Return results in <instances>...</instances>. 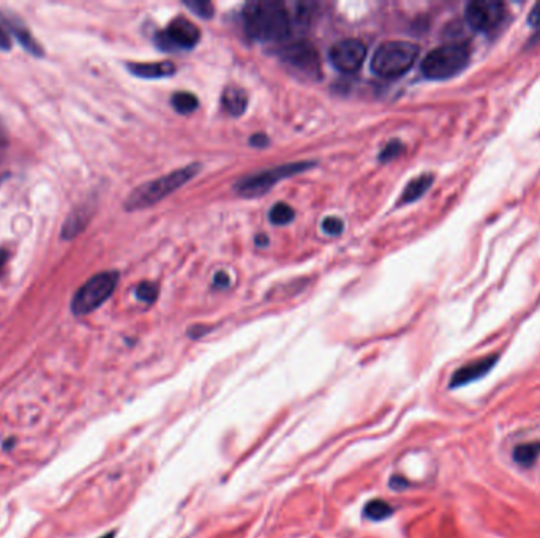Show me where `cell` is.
Masks as SVG:
<instances>
[{
	"label": "cell",
	"instance_id": "obj_9",
	"mask_svg": "<svg viewBox=\"0 0 540 538\" xmlns=\"http://www.w3.org/2000/svg\"><path fill=\"white\" fill-rule=\"evenodd\" d=\"M201 31L187 17H176L168 28L155 35V43L164 51L193 49L199 43Z\"/></svg>",
	"mask_w": 540,
	"mask_h": 538
},
{
	"label": "cell",
	"instance_id": "obj_10",
	"mask_svg": "<svg viewBox=\"0 0 540 538\" xmlns=\"http://www.w3.org/2000/svg\"><path fill=\"white\" fill-rule=\"evenodd\" d=\"M366 57V48L360 40L346 38L335 43L329 51L332 65L341 73H355Z\"/></svg>",
	"mask_w": 540,
	"mask_h": 538
},
{
	"label": "cell",
	"instance_id": "obj_6",
	"mask_svg": "<svg viewBox=\"0 0 540 538\" xmlns=\"http://www.w3.org/2000/svg\"><path fill=\"white\" fill-rule=\"evenodd\" d=\"M314 163H308V161H302V163H289L278 167H272V169H266L262 172L253 174V176L244 177L234 185V190L237 191L244 198H260V196L266 194L270 188L275 187L280 180L283 178L292 177L294 174H301L303 171L313 167Z\"/></svg>",
	"mask_w": 540,
	"mask_h": 538
},
{
	"label": "cell",
	"instance_id": "obj_26",
	"mask_svg": "<svg viewBox=\"0 0 540 538\" xmlns=\"http://www.w3.org/2000/svg\"><path fill=\"white\" fill-rule=\"evenodd\" d=\"M214 281H215V285L220 286V287H226V286H229V283H231L228 274H225V271H218Z\"/></svg>",
	"mask_w": 540,
	"mask_h": 538
},
{
	"label": "cell",
	"instance_id": "obj_20",
	"mask_svg": "<svg viewBox=\"0 0 540 538\" xmlns=\"http://www.w3.org/2000/svg\"><path fill=\"white\" fill-rule=\"evenodd\" d=\"M135 294H136L137 300H141V302L151 305L155 302V299L158 297V287L151 281H144L136 287Z\"/></svg>",
	"mask_w": 540,
	"mask_h": 538
},
{
	"label": "cell",
	"instance_id": "obj_28",
	"mask_svg": "<svg viewBox=\"0 0 540 538\" xmlns=\"http://www.w3.org/2000/svg\"><path fill=\"white\" fill-rule=\"evenodd\" d=\"M7 259H8V254L5 251H0V271H2L5 262H7Z\"/></svg>",
	"mask_w": 540,
	"mask_h": 538
},
{
	"label": "cell",
	"instance_id": "obj_14",
	"mask_svg": "<svg viewBox=\"0 0 540 538\" xmlns=\"http://www.w3.org/2000/svg\"><path fill=\"white\" fill-rule=\"evenodd\" d=\"M221 101L223 108H225L229 114L234 115V117H239V115L245 112L246 106H248V95H246V92L240 89V87H228V89L223 92Z\"/></svg>",
	"mask_w": 540,
	"mask_h": 538
},
{
	"label": "cell",
	"instance_id": "obj_27",
	"mask_svg": "<svg viewBox=\"0 0 540 538\" xmlns=\"http://www.w3.org/2000/svg\"><path fill=\"white\" fill-rule=\"evenodd\" d=\"M11 48V40L8 38L7 32L0 27V51H8Z\"/></svg>",
	"mask_w": 540,
	"mask_h": 538
},
{
	"label": "cell",
	"instance_id": "obj_17",
	"mask_svg": "<svg viewBox=\"0 0 540 538\" xmlns=\"http://www.w3.org/2000/svg\"><path fill=\"white\" fill-rule=\"evenodd\" d=\"M364 514L371 521H384L394 514V507L389 502L375 499L366 503L364 508Z\"/></svg>",
	"mask_w": 540,
	"mask_h": 538
},
{
	"label": "cell",
	"instance_id": "obj_1",
	"mask_svg": "<svg viewBox=\"0 0 540 538\" xmlns=\"http://www.w3.org/2000/svg\"><path fill=\"white\" fill-rule=\"evenodd\" d=\"M245 31L256 42H283L294 31L292 16L280 2H253L244 11Z\"/></svg>",
	"mask_w": 540,
	"mask_h": 538
},
{
	"label": "cell",
	"instance_id": "obj_11",
	"mask_svg": "<svg viewBox=\"0 0 540 538\" xmlns=\"http://www.w3.org/2000/svg\"><path fill=\"white\" fill-rule=\"evenodd\" d=\"M498 358H499L498 354H491L463 364L462 368H458L457 371L452 374V378L449 380V389H459V387L468 385L471 382L485 378V376L495 368V364L498 363Z\"/></svg>",
	"mask_w": 540,
	"mask_h": 538
},
{
	"label": "cell",
	"instance_id": "obj_7",
	"mask_svg": "<svg viewBox=\"0 0 540 538\" xmlns=\"http://www.w3.org/2000/svg\"><path fill=\"white\" fill-rule=\"evenodd\" d=\"M278 57L283 65L297 78L318 81L321 78V62L316 49L310 43L296 42L278 49Z\"/></svg>",
	"mask_w": 540,
	"mask_h": 538
},
{
	"label": "cell",
	"instance_id": "obj_29",
	"mask_svg": "<svg viewBox=\"0 0 540 538\" xmlns=\"http://www.w3.org/2000/svg\"><path fill=\"white\" fill-rule=\"evenodd\" d=\"M100 538H114V532H109V534L103 535V537H100Z\"/></svg>",
	"mask_w": 540,
	"mask_h": 538
},
{
	"label": "cell",
	"instance_id": "obj_21",
	"mask_svg": "<svg viewBox=\"0 0 540 538\" xmlns=\"http://www.w3.org/2000/svg\"><path fill=\"white\" fill-rule=\"evenodd\" d=\"M185 5L198 16L204 17V19H210L214 16V5L205 2V0H185Z\"/></svg>",
	"mask_w": 540,
	"mask_h": 538
},
{
	"label": "cell",
	"instance_id": "obj_5",
	"mask_svg": "<svg viewBox=\"0 0 540 538\" xmlns=\"http://www.w3.org/2000/svg\"><path fill=\"white\" fill-rule=\"evenodd\" d=\"M119 283V271L108 270L92 276L79 289L71 300V312L74 316H85L106 302L111 297Z\"/></svg>",
	"mask_w": 540,
	"mask_h": 538
},
{
	"label": "cell",
	"instance_id": "obj_3",
	"mask_svg": "<svg viewBox=\"0 0 540 538\" xmlns=\"http://www.w3.org/2000/svg\"><path fill=\"white\" fill-rule=\"evenodd\" d=\"M421 48L411 42H387L379 46L371 59L373 73L384 79L403 76L414 65Z\"/></svg>",
	"mask_w": 540,
	"mask_h": 538
},
{
	"label": "cell",
	"instance_id": "obj_23",
	"mask_svg": "<svg viewBox=\"0 0 540 538\" xmlns=\"http://www.w3.org/2000/svg\"><path fill=\"white\" fill-rule=\"evenodd\" d=\"M323 230L329 235H338L343 233V221L340 218L329 217L323 221Z\"/></svg>",
	"mask_w": 540,
	"mask_h": 538
},
{
	"label": "cell",
	"instance_id": "obj_18",
	"mask_svg": "<svg viewBox=\"0 0 540 538\" xmlns=\"http://www.w3.org/2000/svg\"><path fill=\"white\" fill-rule=\"evenodd\" d=\"M171 103L179 114H189L196 111L199 104L198 98L193 94H189V92H177V94H174V96H172Z\"/></svg>",
	"mask_w": 540,
	"mask_h": 538
},
{
	"label": "cell",
	"instance_id": "obj_12",
	"mask_svg": "<svg viewBox=\"0 0 540 538\" xmlns=\"http://www.w3.org/2000/svg\"><path fill=\"white\" fill-rule=\"evenodd\" d=\"M128 69L136 78L157 79L172 76L176 73V65L172 62H157V63H130Z\"/></svg>",
	"mask_w": 540,
	"mask_h": 538
},
{
	"label": "cell",
	"instance_id": "obj_8",
	"mask_svg": "<svg viewBox=\"0 0 540 538\" xmlns=\"http://www.w3.org/2000/svg\"><path fill=\"white\" fill-rule=\"evenodd\" d=\"M507 7L496 0H474L466 5L464 17L471 28L490 33L504 24L507 17Z\"/></svg>",
	"mask_w": 540,
	"mask_h": 538
},
{
	"label": "cell",
	"instance_id": "obj_19",
	"mask_svg": "<svg viewBox=\"0 0 540 538\" xmlns=\"http://www.w3.org/2000/svg\"><path fill=\"white\" fill-rule=\"evenodd\" d=\"M296 213L292 210V207L285 204V202H278L272 207V210L269 213L270 221H272L275 226H285L289 224L292 219H294Z\"/></svg>",
	"mask_w": 540,
	"mask_h": 538
},
{
	"label": "cell",
	"instance_id": "obj_15",
	"mask_svg": "<svg viewBox=\"0 0 540 538\" xmlns=\"http://www.w3.org/2000/svg\"><path fill=\"white\" fill-rule=\"evenodd\" d=\"M433 180H434V177L432 176V174H422V176L416 177L414 180H411L410 183L406 185L403 194H401V198H400V204L401 205L411 204V202H414L419 198H422V196L427 193L430 187L433 185Z\"/></svg>",
	"mask_w": 540,
	"mask_h": 538
},
{
	"label": "cell",
	"instance_id": "obj_22",
	"mask_svg": "<svg viewBox=\"0 0 540 538\" xmlns=\"http://www.w3.org/2000/svg\"><path fill=\"white\" fill-rule=\"evenodd\" d=\"M403 144H401L400 141H390L386 147L382 149L381 155H379V161H382V163H387V161L394 160L398 156L401 152H403Z\"/></svg>",
	"mask_w": 540,
	"mask_h": 538
},
{
	"label": "cell",
	"instance_id": "obj_2",
	"mask_svg": "<svg viewBox=\"0 0 540 538\" xmlns=\"http://www.w3.org/2000/svg\"><path fill=\"white\" fill-rule=\"evenodd\" d=\"M199 171L201 166L198 163H192L182 167V169H176L166 174L163 177L140 185V187L135 191H131L128 198L125 199V208L128 212H136L158 204L166 196L172 194L176 190H179L183 185L192 180Z\"/></svg>",
	"mask_w": 540,
	"mask_h": 538
},
{
	"label": "cell",
	"instance_id": "obj_25",
	"mask_svg": "<svg viewBox=\"0 0 540 538\" xmlns=\"http://www.w3.org/2000/svg\"><path fill=\"white\" fill-rule=\"evenodd\" d=\"M250 142H251V146H255V147H266V146H269V137L266 135H253Z\"/></svg>",
	"mask_w": 540,
	"mask_h": 538
},
{
	"label": "cell",
	"instance_id": "obj_13",
	"mask_svg": "<svg viewBox=\"0 0 540 538\" xmlns=\"http://www.w3.org/2000/svg\"><path fill=\"white\" fill-rule=\"evenodd\" d=\"M5 24L8 26V31L11 32V35H13V37L18 40V43L28 52V54H32L35 57L44 56L42 44H40L37 40L33 38V35L27 31V27L19 24V22H16L13 17H5Z\"/></svg>",
	"mask_w": 540,
	"mask_h": 538
},
{
	"label": "cell",
	"instance_id": "obj_16",
	"mask_svg": "<svg viewBox=\"0 0 540 538\" xmlns=\"http://www.w3.org/2000/svg\"><path fill=\"white\" fill-rule=\"evenodd\" d=\"M540 455V442H526L516 445L512 451V458L523 467H530L536 462Z\"/></svg>",
	"mask_w": 540,
	"mask_h": 538
},
{
	"label": "cell",
	"instance_id": "obj_24",
	"mask_svg": "<svg viewBox=\"0 0 540 538\" xmlns=\"http://www.w3.org/2000/svg\"><path fill=\"white\" fill-rule=\"evenodd\" d=\"M528 22L534 27H540V2L534 5L530 16H528Z\"/></svg>",
	"mask_w": 540,
	"mask_h": 538
},
{
	"label": "cell",
	"instance_id": "obj_4",
	"mask_svg": "<svg viewBox=\"0 0 540 538\" xmlns=\"http://www.w3.org/2000/svg\"><path fill=\"white\" fill-rule=\"evenodd\" d=\"M471 59V48L466 43H447L425 56L421 69L428 79H449L462 73Z\"/></svg>",
	"mask_w": 540,
	"mask_h": 538
}]
</instances>
